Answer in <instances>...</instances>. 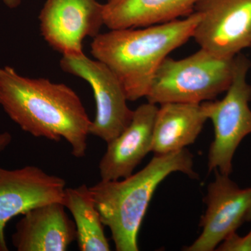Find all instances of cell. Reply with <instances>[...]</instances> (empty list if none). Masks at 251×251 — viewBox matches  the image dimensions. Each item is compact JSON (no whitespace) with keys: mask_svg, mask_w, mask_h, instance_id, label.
Instances as JSON below:
<instances>
[{"mask_svg":"<svg viewBox=\"0 0 251 251\" xmlns=\"http://www.w3.org/2000/svg\"><path fill=\"white\" fill-rule=\"evenodd\" d=\"M59 64L64 72L87 81L93 90L97 112L90 134L106 143L121 134L131 122L134 110L128 106L125 91L112 71L84 52L62 55Z\"/></svg>","mask_w":251,"mask_h":251,"instance_id":"cell-6","label":"cell"},{"mask_svg":"<svg viewBox=\"0 0 251 251\" xmlns=\"http://www.w3.org/2000/svg\"><path fill=\"white\" fill-rule=\"evenodd\" d=\"M219 251H251V229L244 236L238 235L237 232L229 234L216 248Z\"/></svg>","mask_w":251,"mask_h":251,"instance_id":"cell-16","label":"cell"},{"mask_svg":"<svg viewBox=\"0 0 251 251\" xmlns=\"http://www.w3.org/2000/svg\"><path fill=\"white\" fill-rule=\"evenodd\" d=\"M67 182L37 166L0 168V251H8L5 228L10 220L36 206L62 203Z\"/></svg>","mask_w":251,"mask_h":251,"instance_id":"cell-9","label":"cell"},{"mask_svg":"<svg viewBox=\"0 0 251 251\" xmlns=\"http://www.w3.org/2000/svg\"><path fill=\"white\" fill-rule=\"evenodd\" d=\"M158 107L142 104L133 112L128 126L110 143L99 165L100 179L114 181L124 179L151 151L153 125Z\"/></svg>","mask_w":251,"mask_h":251,"instance_id":"cell-11","label":"cell"},{"mask_svg":"<svg viewBox=\"0 0 251 251\" xmlns=\"http://www.w3.org/2000/svg\"><path fill=\"white\" fill-rule=\"evenodd\" d=\"M251 62L244 54L235 57L233 79L221 100L205 101L214 140L208 156L209 171L230 175L236 150L251 133V84L247 80Z\"/></svg>","mask_w":251,"mask_h":251,"instance_id":"cell-5","label":"cell"},{"mask_svg":"<svg viewBox=\"0 0 251 251\" xmlns=\"http://www.w3.org/2000/svg\"><path fill=\"white\" fill-rule=\"evenodd\" d=\"M193 158L185 149L155 155L143 169L122 181L100 180L90 187L102 222L110 229L117 251H139L138 232L153 193L175 172L197 177Z\"/></svg>","mask_w":251,"mask_h":251,"instance_id":"cell-3","label":"cell"},{"mask_svg":"<svg viewBox=\"0 0 251 251\" xmlns=\"http://www.w3.org/2000/svg\"><path fill=\"white\" fill-rule=\"evenodd\" d=\"M235 57H216L205 50L181 59L167 57L153 76L148 102L202 103L229 88L233 79Z\"/></svg>","mask_w":251,"mask_h":251,"instance_id":"cell-4","label":"cell"},{"mask_svg":"<svg viewBox=\"0 0 251 251\" xmlns=\"http://www.w3.org/2000/svg\"><path fill=\"white\" fill-rule=\"evenodd\" d=\"M251 221V209L250 210V212H249V216H248L247 221Z\"/></svg>","mask_w":251,"mask_h":251,"instance_id":"cell-19","label":"cell"},{"mask_svg":"<svg viewBox=\"0 0 251 251\" xmlns=\"http://www.w3.org/2000/svg\"><path fill=\"white\" fill-rule=\"evenodd\" d=\"M215 172V180L207 188L206 211L201 221L202 233L184 251L216 250L226 237L247 221L251 209V187L240 188L229 175Z\"/></svg>","mask_w":251,"mask_h":251,"instance_id":"cell-10","label":"cell"},{"mask_svg":"<svg viewBox=\"0 0 251 251\" xmlns=\"http://www.w3.org/2000/svg\"><path fill=\"white\" fill-rule=\"evenodd\" d=\"M200 21L192 38L201 49L234 58L251 46V0H198Z\"/></svg>","mask_w":251,"mask_h":251,"instance_id":"cell-7","label":"cell"},{"mask_svg":"<svg viewBox=\"0 0 251 251\" xmlns=\"http://www.w3.org/2000/svg\"><path fill=\"white\" fill-rule=\"evenodd\" d=\"M3 1V3L8 8L11 9H16L18 6H20L24 0H1Z\"/></svg>","mask_w":251,"mask_h":251,"instance_id":"cell-18","label":"cell"},{"mask_svg":"<svg viewBox=\"0 0 251 251\" xmlns=\"http://www.w3.org/2000/svg\"><path fill=\"white\" fill-rule=\"evenodd\" d=\"M0 106L26 133L54 142L63 138L73 156H85L92 121L69 86L25 77L4 66L0 67Z\"/></svg>","mask_w":251,"mask_h":251,"instance_id":"cell-1","label":"cell"},{"mask_svg":"<svg viewBox=\"0 0 251 251\" xmlns=\"http://www.w3.org/2000/svg\"></svg>","mask_w":251,"mask_h":251,"instance_id":"cell-20","label":"cell"},{"mask_svg":"<svg viewBox=\"0 0 251 251\" xmlns=\"http://www.w3.org/2000/svg\"><path fill=\"white\" fill-rule=\"evenodd\" d=\"M62 204L74 217L79 250H110L104 232L105 226L94 203L90 187L82 184L75 188H66Z\"/></svg>","mask_w":251,"mask_h":251,"instance_id":"cell-15","label":"cell"},{"mask_svg":"<svg viewBox=\"0 0 251 251\" xmlns=\"http://www.w3.org/2000/svg\"><path fill=\"white\" fill-rule=\"evenodd\" d=\"M62 202L36 206L16 226L12 244L18 251H65L76 240V227Z\"/></svg>","mask_w":251,"mask_h":251,"instance_id":"cell-12","label":"cell"},{"mask_svg":"<svg viewBox=\"0 0 251 251\" xmlns=\"http://www.w3.org/2000/svg\"><path fill=\"white\" fill-rule=\"evenodd\" d=\"M41 35L62 54L83 53V41L104 25L103 4L97 0H46L39 16Z\"/></svg>","mask_w":251,"mask_h":251,"instance_id":"cell-8","label":"cell"},{"mask_svg":"<svg viewBox=\"0 0 251 251\" xmlns=\"http://www.w3.org/2000/svg\"><path fill=\"white\" fill-rule=\"evenodd\" d=\"M199 21V14L193 11L182 19L161 24L110 29L93 38L91 54L115 74L128 100L135 101L146 98L162 62L192 38Z\"/></svg>","mask_w":251,"mask_h":251,"instance_id":"cell-2","label":"cell"},{"mask_svg":"<svg viewBox=\"0 0 251 251\" xmlns=\"http://www.w3.org/2000/svg\"><path fill=\"white\" fill-rule=\"evenodd\" d=\"M208 120L205 102L161 104L153 125L151 151L163 155L185 149L195 143Z\"/></svg>","mask_w":251,"mask_h":251,"instance_id":"cell-13","label":"cell"},{"mask_svg":"<svg viewBox=\"0 0 251 251\" xmlns=\"http://www.w3.org/2000/svg\"><path fill=\"white\" fill-rule=\"evenodd\" d=\"M198 0H107L104 25L109 29L148 27L186 17Z\"/></svg>","mask_w":251,"mask_h":251,"instance_id":"cell-14","label":"cell"},{"mask_svg":"<svg viewBox=\"0 0 251 251\" xmlns=\"http://www.w3.org/2000/svg\"><path fill=\"white\" fill-rule=\"evenodd\" d=\"M12 141V135L9 132H3L0 133V152L4 151L5 149L11 144Z\"/></svg>","mask_w":251,"mask_h":251,"instance_id":"cell-17","label":"cell"}]
</instances>
